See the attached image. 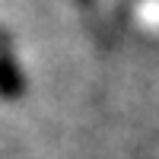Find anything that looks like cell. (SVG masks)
<instances>
[{
  "instance_id": "1",
  "label": "cell",
  "mask_w": 159,
  "mask_h": 159,
  "mask_svg": "<svg viewBox=\"0 0 159 159\" xmlns=\"http://www.w3.org/2000/svg\"><path fill=\"white\" fill-rule=\"evenodd\" d=\"M0 96L3 99L22 96V73H19V64H16V54H13L7 35H0Z\"/></svg>"
}]
</instances>
